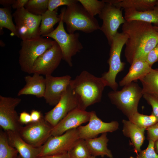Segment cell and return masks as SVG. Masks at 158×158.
<instances>
[{
    "label": "cell",
    "instance_id": "obj_1",
    "mask_svg": "<svg viewBox=\"0 0 158 158\" xmlns=\"http://www.w3.org/2000/svg\"><path fill=\"white\" fill-rule=\"evenodd\" d=\"M122 32L126 34L124 55L130 65L136 59L145 61L148 53L158 42V32L152 24L138 20L126 21Z\"/></svg>",
    "mask_w": 158,
    "mask_h": 158
},
{
    "label": "cell",
    "instance_id": "obj_2",
    "mask_svg": "<svg viewBox=\"0 0 158 158\" xmlns=\"http://www.w3.org/2000/svg\"><path fill=\"white\" fill-rule=\"evenodd\" d=\"M70 86L77 102L78 108L85 110L89 106L99 102L107 86L101 77L95 76L86 71H82L73 80Z\"/></svg>",
    "mask_w": 158,
    "mask_h": 158
},
{
    "label": "cell",
    "instance_id": "obj_3",
    "mask_svg": "<svg viewBox=\"0 0 158 158\" xmlns=\"http://www.w3.org/2000/svg\"><path fill=\"white\" fill-rule=\"evenodd\" d=\"M78 1L65 8L63 21L67 32L73 34L77 30L90 33L100 30L97 20L90 15Z\"/></svg>",
    "mask_w": 158,
    "mask_h": 158
},
{
    "label": "cell",
    "instance_id": "obj_4",
    "mask_svg": "<svg viewBox=\"0 0 158 158\" xmlns=\"http://www.w3.org/2000/svg\"><path fill=\"white\" fill-rule=\"evenodd\" d=\"M143 95L142 88L133 82L125 85L121 90L108 94L111 103L128 118L138 111L139 102Z\"/></svg>",
    "mask_w": 158,
    "mask_h": 158
},
{
    "label": "cell",
    "instance_id": "obj_5",
    "mask_svg": "<svg viewBox=\"0 0 158 158\" xmlns=\"http://www.w3.org/2000/svg\"><path fill=\"white\" fill-rule=\"evenodd\" d=\"M65 8L61 10V20L56 28L44 37L53 39L56 42L62 52L63 59L70 67L73 66L72 57L83 49L79 40L78 32L69 34L65 30L63 25V15Z\"/></svg>",
    "mask_w": 158,
    "mask_h": 158
},
{
    "label": "cell",
    "instance_id": "obj_6",
    "mask_svg": "<svg viewBox=\"0 0 158 158\" xmlns=\"http://www.w3.org/2000/svg\"><path fill=\"white\" fill-rule=\"evenodd\" d=\"M54 40L41 36L22 41L19 51V63L22 71L32 73L34 64L37 59L54 44Z\"/></svg>",
    "mask_w": 158,
    "mask_h": 158
},
{
    "label": "cell",
    "instance_id": "obj_7",
    "mask_svg": "<svg viewBox=\"0 0 158 158\" xmlns=\"http://www.w3.org/2000/svg\"><path fill=\"white\" fill-rule=\"evenodd\" d=\"M128 39L127 35L122 32H117L113 39L111 45L109 58L108 61L109 69L102 74L101 77L107 84L113 90H117L118 84L116 78L117 74L124 68L125 63L121 61L122 49Z\"/></svg>",
    "mask_w": 158,
    "mask_h": 158
},
{
    "label": "cell",
    "instance_id": "obj_8",
    "mask_svg": "<svg viewBox=\"0 0 158 158\" xmlns=\"http://www.w3.org/2000/svg\"><path fill=\"white\" fill-rule=\"evenodd\" d=\"M18 38L22 41L41 37L40 24L41 16L33 14L25 8L16 10L12 15Z\"/></svg>",
    "mask_w": 158,
    "mask_h": 158
},
{
    "label": "cell",
    "instance_id": "obj_9",
    "mask_svg": "<svg viewBox=\"0 0 158 158\" xmlns=\"http://www.w3.org/2000/svg\"><path fill=\"white\" fill-rule=\"evenodd\" d=\"M53 128L43 116L38 121L23 126L18 133L26 142L34 147H39L51 136Z\"/></svg>",
    "mask_w": 158,
    "mask_h": 158
},
{
    "label": "cell",
    "instance_id": "obj_10",
    "mask_svg": "<svg viewBox=\"0 0 158 158\" xmlns=\"http://www.w3.org/2000/svg\"><path fill=\"white\" fill-rule=\"evenodd\" d=\"M21 101L19 98L0 95V126L4 131L18 132L23 126L15 109Z\"/></svg>",
    "mask_w": 158,
    "mask_h": 158
},
{
    "label": "cell",
    "instance_id": "obj_11",
    "mask_svg": "<svg viewBox=\"0 0 158 158\" xmlns=\"http://www.w3.org/2000/svg\"><path fill=\"white\" fill-rule=\"evenodd\" d=\"M80 138L78 130H70L62 135L51 136L41 147L38 156L68 153Z\"/></svg>",
    "mask_w": 158,
    "mask_h": 158
},
{
    "label": "cell",
    "instance_id": "obj_12",
    "mask_svg": "<svg viewBox=\"0 0 158 158\" xmlns=\"http://www.w3.org/2000/svg\"><path fill=\"white\" fill-rule=\"evenodd\" d=\"M99 15L103 21L100 30L105 35L110 45L120 25L126 21L121 8L109 3H105Z\"/></svg>",
    "mask_w": 158,
    "mask_h": 158
},
{
    "label": "cell",
    "instance_id": "obj_13",
    "mask_svg": "<svg viewBox=\"0 0 158 158\" xmlns=\"http://www.w3.org/2000/svg\"><path fill=\"white\" fill-rule=\"evenodd\" d=\"M77 108V102L69 85L57 104L45 113L44 118L54 127L69 113Z\"/></svg>",
    "mask_w": 158,
    "mask_h": 158
},
{
    "label": "cell",
    "instance_id": "obj_14",
    "mask_svg": "<svg viewBox=\"0 0 158 158\" xmlns=\"http://www.w3.org/2000/svg\"><path fill=\"white\" fill-rule=\"evenodd\" d=\"M62 59L60 48L54 41L52 46L36 60L33 67L32 73L45 75H51L58 66Z\"/></svg>",
    "mask_w": 158,
    "mask_h": 158
},
{
    "label": "cell",
    "instance_id": "obj_15",
    "mask_svg": "<svg viewBox=\"0 0 158 158\" xmlns=\"http://www.w3.org/2000/svg\"><path fill=\"white\" fill-rule=\"evenodd\" d=\"M88 122L86 125L80 126L77 128L80 138L85 140L95 138L101 133L114 132L118 129L119 126L116 121H103L97 116L94 111H90Z\"/></svg>",
    "mask_w": 158,
    "mask_h": 158
},
{
    "label": "cell",
    "instance_id": "obj_16",
    "mask_svg": "<svg viewBox=\"0 0 158 158\" xmlns=\"http://www.w3.org/2000/svg\"><path fill=\"white\" fill-rule=\"evenodd\" d=\"M46 86L44 98L50 105L55 106L59 102L69 85L71 79L68 75L54 77L45 75Z\"/></svg>",
    "mask_w": 158,
    "mask_h": 158
},
{
    "label": "cell",
    "instance_id": "obj_17",
    "mask_svg": "<svg viewBox=\"0 0 158 158\" xmlns=\"http://www.w3.org/2000/svg\"><path fill=\"white\" fill-rule=\"evenodd\" d=\"M90 111L76 108L69 113L54 127L52 136L60 135L67 131L77 128L89 121Z\"/></svg>",
    "mask_w": 158,
    "mask_h": 158
},
{
    "label": "cell",
    "instance_id": "obj_18",
    "mask_svg": "<svg viewBox=\"0 0 158 158\" xmlns=\"http://www.w3.org/2000/svg\"><path fill=\"white\" fill-rule=\"evenodd\" d=\"M6 132L9 144L16 149L22 158H35L39 155L41 147H34L28 143L21 137L18 132Z\"/></svg>",
    "mask_w": 158,
    "mask_h": 158
},
{
    "label": "cell",
    "instance_id": "obj_19",
    "mask_svg": "<svg viewBox=\"0 0 158 158\" xmlns=\"http://www.w3.org/2000/svg\"><path fill=\"white\" fill-rule=\"evenodd\" d=\"M26 84L17 94L18 96L23 95H31L40 98L44 95L46 82L45 78L41 75L33 73L31 76H26L24 77Z\"/></svg>",
    "mask_w": 158,
    "mask_h": 158
},
{
    "label": "cell",
    "instance_id": "obj_20",
    "mask_svg": "<svg viewBox=\"0 0 158 158\" xmlns=\"http://www.w3.org/2000/svg\"><path fill=\"white\" fill-rule=\"evenodd\" d=\"M122 122L123 133L125 136L130 139L134 152L137 154L141 150V147L145 139V130L139 128L129 120L123 119Z\"/></svg>",
    "mask_w": 158,
    "mask_h": 158
},
{
    "label": "cell",
    "instance_id": "obj_21",
    "mask_svg": "<svg viewBox=\"0 0 158 158\" xmlns=\"http://www.w3.org/2000/svg\"><path fill=\"white\" fill-rule=\"evenodd\" d=\"M127 74L119 82L121 86L130 83L143 78L148 74L152 68L144 60L136 59L133 61Z\"/></svg>",
    "mask_w": 158,
    "mask_h": 158
},
{
    "label": "cell",
    "instance_id": "obj_22",
    "mask_svg": "<svg viewBox=\"0 0 158 158\" xmlns=\"http://www.w3.org/2000/svg\"><path fill=\"white\" fill-rule=\"evenodd\" d=\"M107 135V133H104L98 137L85 140L92 156L95 157L106 156L109 158L113 157L111 151L107 147L109 139Z\"/></svg>",
    "mask_w": 158,
    "mask_h": 158
},
{
    "label": "cell",
    "instance_id": "obj_23",
    "mask_svg": "<svg viewBox=\"0 0 158 158\" xmlns=\"http://www.w3.org/2000/svg\"><path fill=\"white\" fill-rule=\"evenodd\" d=\"M124 18L126 21L138 20L146 22L158 27V6L152 9L138 11L131 8L124 9Z\"/></svg>",
    "mask_w": 158,
    "mask_h": 158
},
{
    "label": "cell",
    "instance_id": "obj_24",
    "mask_svg": "<svg viewBox=\"0 0 158 158\" xmlns=\"http://www.w3.org/2000/svg\"><path fill=\"white\" fill-rule=\"evenodd\" d=\"M140 80L142 85V92L158 99V68L152 69Z\"/></svg>",
    "mask_w": 158,
    "mask_h": 158
},
{
    "label": "cell",
    "instance_id": "obj_25",
    "mask_svg": "<svg viewBox=\"0 0 158 158\" xmlns=\"http://www.w3.org/2000/svg\"><path fill=\"white\" fill-rule=\"evenodd\" d=\"M61 20L60 15H57L55 11L47 10L41 16L40 32L41 36L44 37L54 30V26Z\"/></svg>",
    "mask_w": 158,
    "mask_h": 158
},
{
    "label": "cell",
    "instance_id": "obj_26",
    "mask_svg": "<svg viewBox=\"0 0 158 158\" xmlns=\"http://www.w3.org/2000/svg\"><path fill=\"white\" fill-rule=\"evenodd\" d=\"M156 1L157 0H122L113 5L124 9L131 8L138 11H144L153 9Z\"/></svg>",
    "mask_w": 158,
    "mask_h": 158
},
{
    "label": "cell",
    "instance_id": "obj_27",
    "mask_svg": "<svg viewBox=\"0 0 158 158\" xmlns=\"http://www.w3.org/2000/svg\"><path fill=\"white\" fill-rule=\"evenodd\" d=\"M128 118L139 128L145 130L158 122V120L152 114L149 115H145L138 111Z\"/></svg>",
    "mask_w": 158,
    "mask_h": 158
},
{
    "label": "cell",
    "instance_id": "obj_28",
    "mask_svg": "<svg viewBox=\"0 0 158 158\" xmlns=\"http://www.w3.org/2000/svg\"><path fill=\"white\" fill-rule=\"evenodd\" d=\"M17 150L9 143L6 132L0 131V158H18Z\"/></svg>",
    "mask_w": 158,
    "mask_h": 158
},
{
    "label": "cell",
    "instance_id": "obj_29",
    "mask_svg": "<svg viewBox=\"0 0 158 158\" xmlns=\"http://www.w3.org/2000/svg\"><path fill=\"white\" fill-rule=\"evenodd\" d=\"M11 7L0 8V33L2 32L4 28L10 30L13 34L18 37L15 25L12 20L11 10Z\"/></svg>",
    "mask_w": 158,
    "mask_h": 158
},
{
    "label": "cell",
    "instance_id": "obj_30",
    "mask_svg": "<svg viewBox=\"0 0 158 158\" xmlns=\"http://www.w3.org/2000/svg\"><path fill=\"white\" fill-rule=\"evenodd\" d=\"M70 158H89L92 156L85 140L79 138L68 152Z\"/></svg>",
    "mask_w": 158,
    "mask_h": 158
},
{
    "label": "cell",
    "instance_id": "obj_31",
    "mask_svg": "<svg viewBox=\"0 0 158 158\" xmlns=\"http://www.w3.org/2000/svg\"><path fill=\"white\" fill-rule=\"evenodd\" d=\"M49 0H28L25 8L31 13L42 16L48 10Z\"/></svg>",
    "mask_w": 158,
    "mask_h": 158
},
{
    "label": "cell",
    "instance_id": "obj_32",
    "mask_svg": "<svg viewBox=\"0 0 158 158\" xmlns=\"http://www.w3.org/2000/svg\"><path fill=\"white\" fill-rule=\"evenodd\" d=\"M78 1L88 13L93 17L100 13L105 4L103 0H78Z\"/></svg>",
    "mask_w": 158,
    "mask_h": 158
},
{
    "label": "cell",
    "instance_id": "obj_33",
    "mask_svg": "<svg viewBox=\"0 0 158 158\" xmlns=\"http://www.w3.org/2000/svg\"><path fill=\"white\" fill-rule=\"evenodd\" d=\"M154 142L149 140L147 147L145 149L141 150L135 158H158V154L154 147Z\"/></svg>",
    "mask_w": 158,
    "mask_h": 158
},
{
    "label": "cell",
    "instance_id": "obj_34",
    "mask_svg": "<svg viewBox=\"0 0 158 158\" xmlns=\"http://www.w3.org/2000/svg\"><path fill=\"white\" fill-rule=\"evenodd\" d=\"M78 2L75 0H49L48 10L53 11L58 7L62 6H69Z\"/></svg>",
    "mask_w": 158,
    "mask_h": 158
},
{
    "label": "cell",
    "instance_id": "obj_35",
    "mask_svg": "<svg viewBox=\"0 0 158 158\" xmlns=\"http://www.w3.org/2000/svg\"><path fill=\"white\" fill-rule=\"evenodd\" d=\"M143 96L152 108V111L151 114L158 120V99L147 94H143Z\"/></svg>",
    "mask_w": 158,
    "mask_h": 158
},
{
    "label": "cell",
    "instance_id": "obj_36",
    "mask_svg": "<svg viewBox=\"0 0 158 158\" xmlns=\"http://www.w3.org/2000/svg\"><path fill=\"white\" fill-rule=\"evenodd\" d=\"M145 61L151 67L158 61V42L147 54Z\"/></svg>",
    "mask_w": 158,
    "mask_h": 158
},
{
    "label": "cell",
    "instance_id": "obj_37",
    "mask_svg": "<svg viewBox=\"0 0 158 158\" xmlns=\"http://www.w3.org/2000/svg\"><path fill=\"white\" fill-rule=\"evenodd\" d=\"M147 131V139L155 142L158 139V122L148 128Z\"/></svg>",
    "mask_w": 158,
    "mask_h": 158
},
{
    "label": "cell",
    "instance_id": "obj_38",
    "mask_svg": "<svg viewBox=\"0 0 158 158\" xmlns=\"http://www.w3.org/2000/svg\"><path fill=\"white\" fill-rule=\"evenodd\" d=\"M19 120L22 124L27 125L32 122L30 114L25 111L20 113L19 116Z\"/></svg>",
    "mask_w": 158,
    "mask_h": 158
},
{
    "label": "cell",
    "instance_id": "obj_39",
    "mask_svg": "<svg viewBox=\"0 0 158 158\" xmlns=\"http://www.w3.org/2000/svg\"><path fill=\"white\" fill-rule=\"evenodd\" d=\"M32 122H36L40 121L43 116L41 111L35 110H32L30 112Z\"/></svg>",
    "mask_w": 158,
    "mask_h": 158
},
{
    "label": "cell",
    "instance_id": "obj_40",
    "mask_svg": "<svg viewBox=\"0 0 158 158\" xmlns=\"http://www.w3.org/2000/svg\"><path fill=\"white\" fill-rule=\"evenodd\" d=\"M28 0H15L11 7L16 10L25 8V6Z\"/></svg>",
    "mask_w": 158,
    "mask_h": 158
},
{
    "label": "cell",
    "instance_id": "obj_41",
    "mask_svg": "<svg viewBox=\"0 0 158 158\" xmlns=\"http://www.w3.org/2000/svg\"><path fill=\"white\" fill-rule=\"evenodd\" d=\"M35 158H70L68 153L54 155L38 156Z\"/></svg>",
    "mask_w": 158,
    "mask_h": 158
},
{
    "label": "cell",
    "instance_id": "obj_42",
    "mask_svg": "<svg viewBox=\"0 0 158 158\" xmlns=\"http://www.w3.org/2000/svg\"><path fill=\"white\" fill-rule=\"evenodd\" d=\"M15 0H0V4L4 7H11Z\"/></svg>",
    "mask_w": 158,
    "mask_h": 158
},
{
    "label": "cell",
    "instance_id": "obj_43",
    "mask_svg": "<svg viewBox=\"0 0 158 158\" xmlns=\"http://www.w3.org/2000/svg\"><path fill=\"white\" fill-rule=\"evenodd\" d=\"M154 147L156 152L158 154V139L154 142Z\"/></svg>",
    "mask_w": 158,
    "mask_h": 158
},
{
    "label": "cell",
    "instance_id": "obj_44",
    "mask_svg": "<svg viewBox=\"0 0 158 158\" xmlns=\"http://www.w3.org/2000/svg\"><path fill=\"white\" fill-rule=\"evenodd\" d=\"M154 28L155 29V30L158 32V27L154 26Z\"/></svg>",
    "mask_w": 158,
    "mask_h": 158
},
{
    "label": "cell",
    "instance_id": "obj_45",
    "mask_svg": "<svg viewBox=\"0 0 158 158\" xmlns=\"http://www.w3.org/2000/svg\"><path fill=\"white\" fill-rule=\"evenodd\" d=\"M155 6H158V0H157V1H156V4Z\"/></svg>",
    "mask_w": 158,
    "mask_h": 158
},
{
    "label": "cell",
    "instance_id": "obj_46",
    "mask_svg": "<svg viewBox=\"0 0 158 158\" xmlns=\"http://www.w3.org/2000/svg\"><path fill=\"white\" fill-rule=\"evenodd\" d=\"M89 158H96L95 157H93V156H91V157H89Z\"/></svg>",
    "mask_w": 158,
    "mask_h": 158
},
{
    "label": "cell",
    "instance_id": "obj_47",
    "mask_svg": "<svg viewBox=\"0 0 158 158\" xmlns=\"http://www.w3.org/2000/svg\"><path fill=\"white\" fill-rule=\"evenodd\" d=\"M18 158H22L20 156L19 154L18 156Z\"/></svg>",
    "mask_w": 158,
    "mask_h": 158
},
{
    "label": "cell",
    "instance_id": "obj_48",
    "mask_svg": "<svg viewBox=\"0 0 158 158\" xmlns=\"http://www.w3.org/2000/svg\"><path fill=\"white\" fill-rule=\"evenodd\" d=\"M129 158H135V157H133L132 156H131Z\"/></svg>",
    "mask_w": 158,
    "mask_h": 158
}]
</instances>
